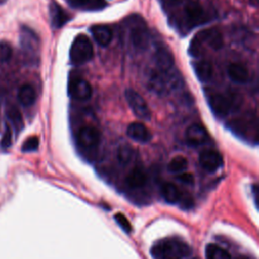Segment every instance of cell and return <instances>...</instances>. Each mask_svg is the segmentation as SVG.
Masks as SVG:
<instances>
[{
  "label": "cell",
  "mask_w": 259,
  "mask_h": 259,
  "mask_svg": "<svg viewBox=\"0 0 259 259\" xmlns=\"http://www.w3.org/2000/svg\"><path fill=\"white\" fill-rule=\"evenodd\" d=\"M11 144H12V128L10 127L9 124H6L4 133L0 140V147L2 149H7L11 146Z\"/></svg>",
  "instance_id": "29"
},
{
  "label": "cell",
  "mask_w": 259,
  "mask_h": 259,
  "mask_svg": "<svg viewBox=\"0 0 259 259\" xmlns=\"http://www.w3.org/2000/svg\"><path fill=\"white\" fill-rule=\"evenodd\" d=\"M70 18L71 15L68 14L58 3L53 1L50 4V19L54 28H61L70 20Z\"/></svg>",
  "instance_id": "14"
},
{
  "label": "cell",
  "mask_w": 259,
  "mask_h": 259,
  "mask_svg": "<svg viewBox=\"0 0 259 259\" xmlns=\"http://www.w3.org/2000/svg\"><path fill=\"white\" fill-rule=\"evenodd\" d=\"M12 56V48L7 41H0V63H5Z\"/></svg>",
  "instance_id": "28"
},
{
  "label": "cell",
  "mask_w": 259,
  "mask_h": 259,
  "mask_svg": "<svg viewBox=\"0 0 259 259\" xmlns=\"http://www.w3.org/2000/svg\"><path fill=\"white\" fill-rule=\"evenodd\" d=\"M20 47L25 56V60L33 61L36 59L39 39L37 34L27 26H22L20 29Z\"/></svg>",
  "instance_id": "3"
},
{
  "label": "cell",
  "mask_w": 259,
  "mask_h": 259,
  "mask_svg": "<svg viewBox=\"0 0 259 259\" xmlns=\"http://www.w3.org/2000/svg\"><path fill=\"white\" fill-rule=\"evenodd\" d=\"M154 63L155 69L166 72L174 67V57L167 48L160 46L154 53Z\"/></svg>",
  "instance_id": "12"
},
{
  "label": "cell",
  "mask_w": 259,
  "mask_h": 259,
  "mask_svg": "<svg viewBox=\"0 0 259 259\" xmlns=\"http://www.w3.org/2000/svg\"><path fill=\"white\" fill-rule=\"evenodd\" d=\"M17 99L21 105L25 107L31 106L36 99V93L34 88L29 84H23L18 90Z\"/></svg>",
  "instance_id": "21"
},
{
  "label": "cell",
  "mask_w": 259,
  "mask_h": 259,
  "mask_svg": "<svg viewBox=\"0 0 259 259\" xmlns=\"http://www.w3.org/2000/svg\"><path fill=\"white\" fill-rule=\"evenodd\" d=\"M114 220L115 222L119 225V227L125 232V233H131L132 232V225L126 219V217L120 212L114 214Z\"/></svg>",
  "instance_id": "30"
},
{
  "label": "cell",
  "mask_w": 259,
  "mask_h": 259,
  "mask_svg": "<svg viewBox=\"0 0 259 259\" xmlns=\"http://www.w3.org/2000/svg\"><path fill=\"white\" fill-rule=\"evenodd\" d=\"M125 185L131 189H138L143 187L147 182V173L142 167L133 168L125 177Z\"/></svg>",
  "instance_id": "16"
},
{
  "label": "cell",
  "mask_w": 259,
  "mask_h": 259,
  "mask_svg": "<svg viewBox=\"0 0 259 259\" xmlns=\"http://www.w3.org/2000/svg\"><path fill=\"white\" fill-rule=\"evenodd\" d=\"M39 145V140L36 136H31L29 138H27L22 146H21V151L22 152H33L35 150H37Z\"/></svg>",
  "instance_id": "27"
},
{
  "label": "cell",
  "mask_w": 259,
  "mask_h": 259,
  "mask_svg": "<svg viewBox=\"0 0 259 259\" xmlns=\"http://www.w3.org/2000/svg\"><path fill=\"white\" fill-rule=\"evenodd\" d=\"M7 0H0V4H4Z\"/></svg>",
  "instance_id": "34"
},
{
  "label": "cell",
  "mask_w": 259,
  "mask_h": 259,
  "mask_svg": "<svg viewBox=\"0 0 259 259\" xmlns=\"http://www.w3.org/2000/svg\"><path fill=\"white\" fill-rule=\"evenodd\" d=\"M151 254L154 259H186L191 249L179 238H166L153 245Z\"/></svg>",
  "instance_id": "1"
},
{
  "label": "cell",
  "mask_w": 259,
  "mask_h": 259,
  "mask_svg": "<svg viewBox=\"0 0 259 259\" xmlns=\"http://www.w3.org/2000/svg\"><path fill=\"white\" fill-rule=\"evenodd\" d=\"M186 22L190 25H198L206 21L207 15L203 6L197 0H189L184 4L183 8Z\"/></svg>",
  "instance_id": "8"
},
{
  "label": "cell",
  "mask_w": 259,
  "mask_h": 259,
  "mask_svg": "<svg viewBox=\"0 0 259 259\" xmlns=\"http://www.w3.org/2000/svg\"><path fill=\"white\" fill-rule=\"evenodd\" d=\"M69 3L76 8L83 9H100L105 6L103 0H68Z\"/></svg>",
  "instance_id": "25"
},
{
  "label": "cell",
  "mask_w": 259,
  "mask_h": 259,
  "mask_svg": "<svg viewBox=\"0 0 259 259\" xmlns=\"http://www.w3.org/2000/svg\"><path fill=\"white\" fill-rule=\"evenodd\" d=\"M237 259H254L253 257H250V256H246V255H241L239 256Z\"/></svg>",
  "instance_id": "33"
},
{
  "label": "cell",
  "mask_w": 259,
  "mask_h": 259,
  "mask_svg": "<svg viewBox=\"0 0 259 259\" xmlns=\"http://www.w3.org/2000/svg\"><path fill=\"white\" fill-rule=\"evenodd\" d=\"M188 166V161L183 156L174 157L168 164V170L172 173H182Z\"/></svg>",
  "instance_id": "26"
},
{
  "label": "cell",
  "mask_w": 259,
  "mask_h": 259,
  "mask_svg": "<svg viewBox=\"0 0 259 259\" xmlns=\"http://www.w3.org/2000/svg\"><path fill=\"white\" fill-rule=\"evenodd\" d=\"M69 94L76 100L86 101L92 96V87L83 78H73L69 82Z\"/></svg>",
  "instance_id": "9"
},
{
  "label": "cell",
  "mask_w": 259,
  "mask_h": 259,
  "mask_svg": "<svg viewBox=\"0 0 259 259\" xmlns=\"http://www.w3.org/2000/svg\"><path fill=\"white\" fill-rule=\"evenodd\" d=\"M200 166L207 172H215L224 163L222 155L214 150H204L199 154L198 158Z\"/></svg>",
  "instance_id": "10"
},
{
  "label": "cell",
  "mask_w": 259,
  "mask_h": 259,
  "mask_svg": "<svg viewBox=\"0 0 259 259\" xmlns=\"http://www.w3.org/2000/svg\"><path fill=\"white\" fill-rule=\"evenodd\" d=\"M193 68H194V73L196 77L201 82H207L208 80L211 79L212 66L208 61L206 60L198 61L193 65Z\"/></svg>",
  "instance_id": "22"
},
{
  "label": "cell",
  "mask_w": 259,
  "mask_h": 259,
  "mask_svg": "<svg viewBox=\"0 0 259 259\" xmlns=\"http://www.w3.org/2000/svg\"><path fill=\"white\" fill-rule=\"evenodd\" d=\"M6 116L15 133H19L24 125L22 114L18 107L14 104H9L6 107Z\"/></svg>",
  "instance_id": "20"
},
{
  "label": "cell",
  "mask_w": 259,
  "mask_h": 259,
  "mask_svg": "<svg viewBox=\"0 0 259 259\" xmlns=\"http://www.w3.org/2000/svg\"><path fill=\"white\" fill-rule=\"evenodd\" d=\"M125 99L132 108L135 115L143 120H150L152 113L146 102L140 93L132 88H127L124 92Z\"/></svg>",
  "instance_id": "4"
},
{
  "label": "cell",
  "mask_w": 259,
  "mask_h": 259,
  "mask_svg": "<svg viewBox=\"0 0 259 259\" xmlns=\"http://www.w3.org/2000/svg\"><path fill=\"white\" fill-rule=\"evenodd\" d=\"M134 157H135V151L128 145L120 146L116 154L117 161L121 166H127L134 160Z\"/></svg>",
  "instance_id": "24"
},
{
  "label": "cell",
  "mask_w": 259,
  "mask_h": 259,
  "mask_svg": "<svg viewBox=\"0 0 259 259\" xmlns=\"http://www.w3.org/2000/svg\"><path fill=\"white\" fill-rule=\"evenodd\" d=\"M207 101L211 111L218 117L227 116L234 106L233 99L220 92L207 93Z\"/></svg>",
  "instance_id": "5"
},
{
  "label": "cell",
  "mask_w": 259,
  "mask_h": 259,
  "mask_svg": "<svg viewBox=\"0 0 259 259\" xmlns=\"http://www.w3.org/2000/svg\"><path fill=\"white\" fill-rule=\"evenodd\" d=\"M165 3H167L168 5L170 6H173V5H177L178 3H180L182 0H163Z\"/></svg>",
  "instance_id": "32"
},
{
  "label": "cell",
  "mask_w": 259,
  "mask_h": 259,
  "mask_svg": "<svg viewBox=\"0 0 259 259\" xmlns=\"http://www.w3.org/2000/svg\"><path fill=\"white\" fill-rule=\"evenodd\" d=\"M127 136L137 142L147 143L152 139V135L148 127L141 122H132L126 128Z\"/></svg>",
  "instance_id": "15"
},
{
  "label": "cell",
  "mask_w": 259,
  "mask_h": 259,
  "mask_svg": "<svg viewBox=\"0 0 259 259\" xmlns=\"http://www.w3.org/2000/svg\"><path fill=\"white\" fill-rule=\"evenodd\" d=\"M227 71L230 79L235 83L244 84L249 80V72L241 64H237V63L230 64Z\"/></svg>",
  "instance_id": "18"
},
{
  "label": "cell",
  "mask_w": 259,
  "mask_h": 259,
  "mask_svg": "<svg viewBox=\"0 0 259 259\" xmlns=\"http://www.w3.org/2000/svg\"><path fill=\"white\" fill-rule=\"evenodd\" d=\"M206 259H232L230 253L215 244H208L205 248Z\"/></svg>",
  "instance_id": "23"
},
{
  "label": "cell",
  "mask_w": 259,
  "mask_h": 259,
  "mask_svg": "<svg viewBox=\"0 0 259 259\" xmlns=\"http://www.w3.org/2000/svg\"><path fill=\"white\" fill-rule=\"evenodd\" d=\"M197 40L201 44L202 41L206 42L211 49L218 51L223 47L224 40L221 32L215 29V28H210V29H205L200 31L196 36Z\"/></svg>",
  "instance_id": "13"
},
{
  "label": "cell",
  "mask_w": 259,
  "mask_h": 259,
  "mask_svg": "<svg viewBox=\"0 0 259 259\" xmlns=\"http://www.w3.org/2000/svg\"><path fill=\"white\" fill-rule=\"evenodd\" d=\"M101 135L99 131L93 126H83L76 134L78 145L86 151L94 150L100 143Z\"/></svg>",
  "instance_id": "7"
},
{
  "label": "cell",
  "mask_w": 259,
  "mask_h": 259,
  "mask_svg": "<svg viewBox=\"0 0 259 259\" xmlns=\"http://www.w3.org/2000/svg\"><path fill=\"white\" fill-rule=\"evenodd\" d=\"M185 139L188 145L192 147H198L204 145L209 140L206 130L200 124H191L185 132Z\"/></svg>",
  "instance_id": "11"
},
{
  "label": "cell",
  "mask_w": 259,
  "mask_h": 259,
  "mask_svg": "<svg viewBox=\"0 0 259 259\" xmlns=\"http://www.w3.org/2000/svg\"><path fill=\"white\" fill-rule=\"evenodd\" d=\"M161 194L165 201L174 204L181 200L182 193L180 189L171 182H164L161 186Z\"/></svg>",
  "instance_id": "19"
},
{
  "label": "cell",
  "mask_w": 259,
  "mask_h": 259,
  "mask_svg": "<svg viewBox=\"0 0 259 259\" xmlns=\"http://www.w3.org/2000/svg\"><path fill=\"white\" fill-rule=\"evenodd\" d=\"M177 180H179L183 184H192L194 182V177L191 173L188 172H182L179 175H177Z\"/></svg>",
  "instance_id": "31"
},
{
  "label": "cell",
  "mask_w": 259,
  "mask_h": 259,
  "mask_svg": "<svg viewBox=\"0 0 259 259\" xmlns=\"http://www.w3.org/2000/svg\"><path fill=\"white\" fill-rule=\"evenodd\" d=\"M90 31L95 41L101 47L108 46L112 39V32L110 28L104 24L93 25L90 28Z\"/></svg>",
  "instance_id": "17"
},
{
  "label": "cell",
  "mask_w": 259,
  "mask_h": 259,
  "mask_svg": "<svg viewBox=\"0 0 259 259\" xmlns=\"http://www.w3.org/2000/svg\"><path fill=\"white\" fill-rule=\"evenodd\" d=\"M131 42L137 51H145L150 42V32L143 19L135 21L130 32Z\"/></svg>",
  "instance_id": "6"
},
{
  "label": "cell",
  "mask_w": 259,
  "mask_h": 259,
  "mask_svg": "<svg viewBox=\"0 0 259 259\" xmlns=\"http://www.w3.org/2000/svg\"><path fill=\"white\" fill-rule=\"evenodd\" d=\"M93 46L84 34H78L70 49V61L75 66L83 65L93 58Z\"/></svg>",
  "instance_id": "2"
}]
</instances>
